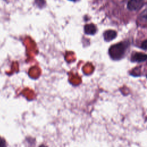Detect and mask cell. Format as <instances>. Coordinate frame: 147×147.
<instances>
[{"mask_svg": "<svg viewBox=\"0 0 147 147\" xmlns=\"http://www.w3.org/2000/svg\"><path fill=\"white\" fill-rule=\"evenodd\" d=\"M125 49V45L122 43L115 44L110 48V55L113 59H119L123 55Z\"/></svg>", "mask_w": 147, "mask_h": 147, "instance_id": "1", "label": "cell"}, {"mask_svg": "<svg viewBox=\"0 0 147 147\" xmlns=\"http://www.w3.org/2000/svg\"><path fill=\"white\" fill-rule=\"evenodd\" d=\"M143 5V0H130L127 5V9L131 11L140 9Z\"/></svg>", "mask_w": 147, "mask_h": 147, "instance_id": "2", "label": "cell"}, {"mask_svg": "<svg viewBox=\"0 0 147 147\" xmlns=\"http://www.w3.org/2000/svg\"><path fill=\"white\" fill-rule=\"evenodd\" d=\"M117 36V32L113 30H106L103 33L104 39L106 41H109L114 38H115Z\"/></svg>", "mask_w": 147, "mask_h": 147, "instance_id": "3", "label": "cell"}, {"mask_svg": "<svg viewBox=\"0 0 147 147\" xmlns=\"http://www.w3.org/2000/svg\"><path fill=\"white\" fill-rule=\"evenodd\" d=\"M96 30V28L93 24H88L84 26V32L87 34H94Z\"/></svg>", "mask_w": 147, "mask_h": 147, "instance_id": "4", "label": "cell"}, {"mask_svg": "<svg viewBox=\"0 0 147 147\" xmlns=\"http://www.w3.org/2000/svg\"><path fill=\"white\" fill-rule=\"evenodd\" d=\"M146 59V56L145 54L141 53H137L132 57V60L135 61H142L145 60Z\"/></svg>", "mask_w": 147, "mask_h": 147, "instance_id": "5", "label": "cell"}, {"mask_svg": "<svg viewBox=\"0 0 147 147\" xmlns=\"http://www.w3.org/2000/svg\"><path fill=\"white\" fill-rule=\"evenodd\" d=\"M146 10H144V11H142L141 13V14H140L139 18H138V20H139V22L142 23V24H146Z\"/></svg>", "mask_w": 147, "mask_h": 147, "instance_id": "6", "label": "cell"}, {"mask_svg": "<svg viewBox=\"0 0 147 147\" xmlns=\"http://www.w3.org/2000/svg\"><path fill=\"white\" fill-rule=\"evenodd\" d=\"M0 147H6L5 141L2 138H0Z\"/></svg>", "mask_w": 147, "mask_h": 147, "instance_id": "7", "label": "cell"}, {"mask_svg": "<svg viewBox=\"0 0 147 147\" xmlns=\"http://www.w3.org/2000/svg\"><path fill=\"white\" fill-rule=\"evenodd\" d=\"M146 46H147V45H146V40H145L142 42V48L143 49H146Z\"/></svg>", "mask_w": 147, "mask_h": 147, "instance_id": "8", "label": "cell"}, {"mask_svg": "<svg viewBox=\"0 0 147 147\" xmlns=\"http://www.w3.org/2000/svg\"><path fill=\"white\" fill-rule=\"evenodd\" d=\"M40 147H45V146H44V145H42V146H41Z\"/></svg>", "mask_w": 147, "mask_h": 147, "instance_id": "9", "label": "cell"}, {"mask_svg": "<svg viewBox=\"0 0 147 147\" xmlns=\"http://www.w3.org/2000/svg\"><path fill=\"white\" fill-rule=\"evenodd\" d=\"M71 1H76V0H71Z\"/></svg>", "mask_w": 147, "mask_h": 147, "instance_id": "10", "label": "cell"}]
</instances>
